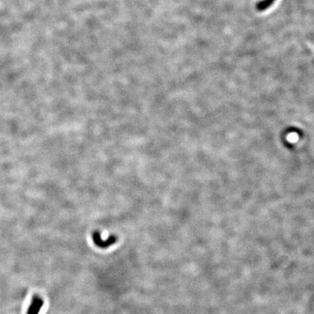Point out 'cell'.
<instances>
[{
	"mask_svg": "<svg viewBox=\"0 0 314 314\" xmlns=\"http://www.w3.org/2000/svg\"><path fill=\"white\" fill-rule=\"evenodd\" d=\"M92 241L95 243V245L98 247L99 248L101 249H106L108 247H111V245L117 242V237L115 236H111L106 240H103L100 236V232L95 231L92 233Z\"/></svg>",
	"mask_w": 314,
	"mask_h": 314,
	"instance_id": "1",
	"label": "cell"
},
{
	"mask_svg": "<svg viewBox=\"0 0 314 314\" xmlns=\"http://www.w3.org/2000/svg\"><path fill=\"white\" fill-rule=\"evenodd\" d=\"M43 305H44V301L42 298H40L39 295H34L28 309L27 314H39Z\"/></svg>",
	"mask_w": 314,
	"mask_h": 314,
	"instance_id": "2",
	"label": "cell"
},
{
	"mask_svg": "<svg viewBox=\"0 0 314 314\" xmlns=\"http://www.w3.org/2000/svg\"><path fill=\"white\" fill-rule=\"evenodd\" d=\"M275 1L276 0H263V1H260L255 4V8L257 11H265V10L268 9L275 2Z\"/></svg>",
	"mask_w": 314,
	"mask_h": 314,
	"instance_id": "3",
	"label": "cell"
}]
</instances>
